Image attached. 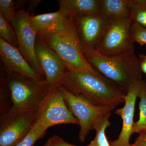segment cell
Returning <instances> with one entry per match:
<instances>
[{
  "label": "cell",
  "instance_id": "1",
  "mask_svg": "<svg viewBox=\"0 0 146 146\" xmlns=\"http://www.w3.org/2000/svg\"><path fill=\"white\" fill-rule=\"evenodd\" d=\"M60 86L76 96H81L94 105L114 109L125 103L126 94L94 69L65 74Z\"/></svg>",
  "mask_w": 146,
  "mask_h": 146
},
{
  "label": "cell",
  "instance_id": "2",
  "mask_svg": "<svg viewBox=\"0 0 146 146\" xmlns=\"http://www.w3.org/2000/svg\"><path fill=\"white\" fill-rule=\"evenodd\" d=\"M85 59L94 69L126 95L132 84L142 80L139 58L134 50L106 55L96 50H84Z\"/></svg>",
  "mask_w": 146,
  "mask_h": 146
},
{
  "label": "cell",
  "instance_id": "3",
  "mask_svg": "<svg viewBox=\"0 0 146 146\" xmlns=\"http://www.w3.org/2000/svg\"><path fill=\"white\" fill-rule=\"evenodd\" d=\"M38 35L62 58L68 71L94 70L84 56L73 17L70 16L65 25L60 29Z\"/></svg>",
  "mask_w": 146,
  "mask_h": 146
},
{
  "label": "cell",
  "instance_id": "4",
  "mask_svg": "<svg viewBox=\"0 0 146 146\" xmlns=\"http://www.w3.org/2000/svg\"><path fill=\"white\" fill-rule=\"evenodd\" d=\"M12 107L21 109H38L49 92L45 80H35L16 73L6 74L5 78Z\"/></svg>",
  "mask_w": 146,
  "mask_h": 146
},
{
  "label": "cell",
  "instance_id": "5",
  "mask_svg": "<svg viewBox=\"0 0 146 146\" xmlns=\"http://www.w3.org/2000/svg\"><path fill=\"white\" fill-rule=\"evenodd\" d=\"M36 110L11 107L0 117V146H16L27 136Z\"/></svg>",
  "mask_w": 146,
  "mask_h": 146
},
{
  "label": "cell",
  "instance_id": "6",
  "mask_svg": "<svg viewBox=\"0 0 146 146\" xmlns=\"http://www.w3.org/2000/svg\"><path fill=\"white\" fill-rule=\"evenodd\" d=\"M34 123L46 129L57 125H79L65 103L59 86L50 89L46 98L36 110Z\"/></svg>",
  "mask_w": 146,
  "mask_h": 146
},
{
  "label": "cell",
  "instance_id": "7",
  "mask_svg": "<svg viewBox=\"0 0 146 146\" xmlns=\"http://www.w3.org/2000/svg\"><path fill=\"white\" fill-rule=\"evenodd\" d=\"M59 87L67 106L79 123L80 130L78 138L80 142L82 143L92 129V127L96 121L114 109L108 106L94 105L82 96H76L63 86H59Z\"/></svg>",
  "mask_w": 146,
  "mask_h": 146
},
{
  "label": "cell",
  "instance_id": "8",
  "mask_svg": "<svg viewBox=\"0 0 146 146\" xmlns=\"http://www.w3.org/2000/svg\"><path fill=\"white\" fill-rule=\"evenodd\" d=\"M132 24L129 17L109 20L98 51L106 55L135 51L131 39Z\"/></svg>",
  "mask_w": 146,
  "mask_h": 146
},
{
  "label": "cell",
  "instance_id": "9",
  "mask_svg": "<svg viewBox=\"0 0 146 146\" xmlns=\"http://www.w3.org/2000/svg\"><path fill=\"white\" fill-rule=\"evenodd\" d=\"M17 18L12 26L16 32L18 49L28 63L43 79L44 73L36 59L35 52L37 32L32 24L31 16L25 9L16 11Z\"/></svg>",
  "mask_w": 146,
  "mask_h": 146
},
{
  "label": "cell",
  "instance_id": "10",
  "mask_svg": "<svg viewBox=\"0 0 146 146\" xmlns=\"http://www.w3.org/2000/svg\"><path fill=\"white\" fill-rule=\"evenodd\" d=\"M36 59L44 71L45 81L50 89L60 86L68 68L60 56L40 36H36L35 45Z\"/></svg>",
  "mask_w": 146,
  "mask_h": 146
},
{
  "label": "cell",
  "instance_id": "11",
  "mask_svg": "<svg viewBox=\"0 0 146 146\" xmlns=\"http://www.w3.org/2000/svg\"><path fill=\"white\" fill-rule=\"evenodd\" d=\"M73 18L82 50H98L109 21L101 15Z\"/></svg>",
  "mask_w": 146,
  "mask_h": 146
},
{
  "label": "cell",
  "instance_id": "12",
  "mask_svg": "<svg viewBox=\"0 0 146 146\" xmlns=\"http://www.w3.org/2000/svg\"><path fill=\"white\" fill-rule=\"evenodd\" d=\"M145 80L137 82L131 85L125 97L123 107L116 110L115 113L123 120L122 127L117 139L109 142L110 146H130L131 136L133 134L135 104L137 98Z\"/></svg>",
  "mask_w": 146,
  "mask_h": 146
},
{
  "label": "cell",
  "instance_id": "13",
  "mask_svg": "<svg viewBox=\"0 0 146 146\" xmlns=\"http://www.w3.org/2000/svg\"><path fill=\"white\" fill-rule=\"evenodd\" d=\"M1 61L6 74L16 73L35 80L43 81L25 59L18 48L0 38Z\"/></svg>",
  "mask_w": 146,
  "mask_h": 146
},
{
  "label": "cell",
  "instance_id": "14",
  "mask_svg": "<svg viewBox=\"0 0 146 146\" xmlns=\"http://www.w3.org/2000/svg\"><path fill=\"white\" fill-rule=\"evenodd\" d=\"M58 10L74 17L100 15V0H58Z\"/></svg>",
  "mask_w": 146,
  "mask_h": 146
},
{
  "label": "cell",
  "instance_id": "15",
  "mask_svg": "<svg viewBox=\"0 0 146 146\" xmlns=\"http://www.w3.org/2000/svg\"><path fill=\"white\" fill-rule=\"evenodd\" d=\"M69 17L58 10L53 13L31 16V20L38 35L60 29L65 25Z\"/></svg>",
  "mask_w": 146,
  "mask_h": 146
},
{
  "label": "cell",
  "instance_id": "16",
  "mask_svg": "<svg viewBox=\"0 0 146 146\" xmlns=\"http://www.w3.org/2000/svg\"><path fill=\"white\" fill-rule=\"evenodd\" d=\"M133 0H100V15L108 20L129 17Z\"/></svg>",
  "mask_w": 146,
  "mask_h": 146
},
{
  "label": "cell",
  "instance_id": "17",
  "mask_svg": "<svg viewBox=\"0 0 146 146\" xmlns=\"http://www.w3.org/2000/svg\"><path fill=\"white\" fill-rule=\"evenodd\" d=\"M110 115L111 112L106 113L99 118L94 123L92 129L96 131V136L89 146H110L105 133L106 129L111 125L109 120Z\"/></svg>",
  "mask_w": 146,
  "mask_h": 146
},
{
  "label": "cell",
  "instance_id": "18",
  "mask_svg": "<svg viewBox=\"0 0 146 146\" xmlns=\"http://www.w3.org/2000/svg\"><path fill=\"white\" fill-rule=\"evenodd\" d=\"M138 98L140 99L139 118L138 121L133 124V134L146 133V82L145 81L142 86Z\"/></svg>",
  "mask_w": 146,
  "mask_h": 146
},
{
  "label": "cell",
  "instance_id": "19",
  "mask_svg": "<svg viewBox=\"0 0 146 146\" xmlns=\"http://www.w3.org/2000/svg\"><path fill=\"white\" fill-rule=\"evenodd\" d=\"M129 17L133 23L146 29V0H133Z\"/></svg>",
  "mask_w": 146,
  "mask_h": 146
},
{
  "label": "cell",
  "instance_id": "20",
  "mask_svg": "<svg viewBox=\"0 0 146 146\" xmlns=\"http://www.w3.org/2000/svg\"><path fill=\"white\" fill-rule=\"evenodd\" d=\"M0 38L13 47L18 48L16 32L11 24L7 22L1 14H0Z\"/></svg>",
  "mask_w": 146,
  "mask_h": 146
},
{
  "label": "cell",
  "instance_id": "21",
  "mask_svg": "<svg viewBox=\"0 0 146 146\" xmlns=\"http://www.w3.org/2000/svg\"><path fill=\"white\" fill-rule=\"evenodd\" d=\"M47 129L34 123L27 136L16 146H33L36 141L43 138Z\"/></svg>",
  "mask_w": 146,
  "mask_h": 146
},
{
  "label": "cell",
  "instance_id": "22",
  "mask_svg": "<svg viewBox=\"0 0 146 146\" xmlns=\"http://www.w3.org/2000/svg\"><path fill=\"white\" fill-rule=\"evenodd\" d=\"M0 14L13 26L17 18L15 1L0 0Z\"/></svg>",
  "mask_w": 146,
  "mask_h": 146
},
{
  "label": "cell",
  "instance_id": "23",
  "mask_svg": "<svg viewBox=\"0 0 146 146\" xmlns=\"http://www.w3.org/2000/svg\"><path fill=\"white\" fill-rule=\"evenodd\" d=\"M131 39L141 46L146 45V29L133 23L131 29Z\"/></svg>",
  "mask_w": 146,
  "mask_h": 146
},
{
  "label": "cell",
  "instance_id": "24",
  "mask_svg": "<svg viewBox=\"0 0 146 146\" xmlns=\"http://www.w3.org/2000/svg\"><path fill=\"white\" fill-rule=\"evenodd\" d=\"M40 0H28L26 3L28 5L27 9L26 12L31 16H34L35 11L37 6L41 2Z\"/></svg>",
  "mask_w": 146,
  "mask_h": 146
},
{
  "label": "cell",
  "instance_id": "25",
  "mask_svg": "<svg viewBox=\"0 0 146 146\" xmlns=\"http://www.w3.org/2000/svg\"><path fill=\"white\" fill-rule=\"evenodd\" d=\"M52 137L55 146H80L74 145L68 143L64 141L62 138L57 135L53 136ZM83 146H89V145Z\"/></svg>",
  "mask_w": 146,
  "mask_h": 146
},
{
  "label": "cell",
  "instance_id": "26",
  "mask_svg": "<svg viewBox=\"0 0 146 146\" xmlns=\"http://www.w3.org/2000/svg\"><path fill=\"white\" fill-rule=\"evenodd\" d=\"M130 146H146V133L139 134L134 143L131 144Z\"/></svg>",
  "mask_w": 146,
  "mask_h": 146
},
{
  "label": "cell",
  "instance_id": "27",
  "mask_svg": "<svg viewBox=\"0 0 146 146\" xmlns=\"http://www.w3.org/2000/svg\"><path fill=\"white\" fill-rule=\"evenodd\" d=\"M139 60L141 70L142 73L146 74V55L143 54L139 55Z\"/></svg>",
  "mask_w": 146,
  "mask_h": 146
},
{
  "label": "cell",
  "instance_id": "28",
  "mask_svg": "<svg viewBox=\"0 0 146 146\" xmlns=\"http://www.w3.org/2000/svg\"><path fill=\"white\" fill-rule=\"evenodd\" d=\"M27 1L24 0H18L15 1V4L16 6V11H18L23 10L25 3H26Z\"/></svg>",
  "mask_w": 146,
  "mask_h": 146
},
{
  "label": "cell",
  "instance_id": "29",
  "mask_svg": "<svg viewBox=\"0 0 146 146\" xmlns=\"http://www.w3.org/2000/svg\"><path fill=\"white\" fill-rule=\"evenodd\" d=\"M43 146H55L54 142L52 136L47 141L46 143Z\"/></svg>",
  "mask_w": 146,
  "mask_h": 146
},
{
  "label": "cell",
  "instance_id": "30",
  "mask_svg": "<svg viewBox=\"0 0 146 146\" xmlns=\"http://www.w3.org/2000/svg\"></svg>",
  "mask_w": 146,
  "mask_h": 146
}]
</instances>
